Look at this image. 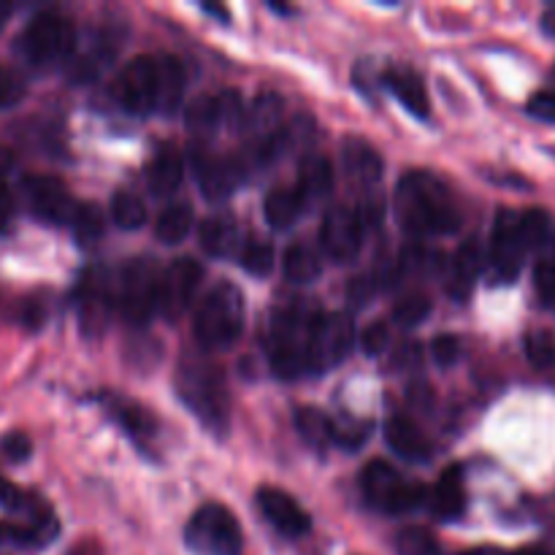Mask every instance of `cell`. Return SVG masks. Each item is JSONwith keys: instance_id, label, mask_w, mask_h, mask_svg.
I'll list each match as a JSON object with an SVG mask.
<instances>
[{"instance_id": "obj_8", "label": "cell", "mask_w": 555, "mask_h": 555, "mask_svg": "<svg viewBox=\"0 0 555 555\" xmlns=\"http://www.w3.org/2000/svg\"><path fill=\"white\" fill-rule=\"evenodd\" d=\"M160 274L163 271L146 258H135L125 266L122 276L114 287V301L128 323L144 325L157 312Z\"/></svg>"}, {"instance_id": "obj_11", "label": "cell", "mask_w": 555, "mask_h": 555, "mask_svg": "<svg viewBox=\"0 0 555 555\" xmlns=\"http://www.w3.org/2000/svg\"><path fill=\"white\" fill-rule=\"evenodd\" d=\"M244 112L247 108L242 106V98L238 92L225 90L220 95H201L190 103L188 114V130L193 139L198 141H211L220 130L225 128H242Z\"/></svg>"}, {"instance_id": "obj_33", "label": "cell", "mask_w": 555, "mask_h": 555, "mask_svg": "<svg viewBox=\"0 0 555 555\" xmlns=\"http://www.w3.org/2000/svg\"><path fill=\"white\" fill-rule=\"evenodd\" d=\"M534 287L540 301L545 304L547 309H555V238L542 247L540 260H537L534 269Z\"/></svg>"}, {"instance_id": "obj_40", "label": "cell", "mask_w": 555, "mask_h": 555, "mask_svg": "<svg viewBox=\"0 0 555 555\" xmlns=\"http://www.w3.org/2000/svg\"><path fill=\"white\" fill-rule=\"evenodd\" d=\"M526 356L537 369H551L555 363V336L547 328H534L526 334Z\"/></svg>"}, {"instance_id": "obj_3", "label": "cell", "mask_w": 555, "mask_h": 555, "mask_svg": "<svg viewBox=\"0 0 555 555\" xmlns=\"http://www.w3.org/2000/svg\"><path fill=\"white\" fill-rule=\"evenodd\" d=\"M314 314L301 307H282L271 318L269 358L276 377L296 379L309 369V331Z\"/></svg>"}, {"instance_id": "obj_14", "label": "cell", "mask_w": 555, "mask_h": 555, "mask_svg": "<svg viewBox=\"0 0 555 555\" xmlns=\"http://www.w3.org/2000/svg\"><path fill=\"white\" fill-rule=\"evenodd\" d=\"M204 282V269L193 258H177L160 274V291H157V312L168 320L182 318L193 304Z\"/></svg>"}, {"instance_id": "obj_47", "label": "cell", "mask_w": 555, "mask_h": 555, "mask_svg": "<svg viewBox=\"0 0 555 555\" xmlns=\"http://www.w3.org/2000/svg\"><path fill=\"white\" fill-rule=\"evenodd\" d=\"M390 345V331L385 323H372L361 336V350L366 356H383Z\"/></svg>"}, {"instance_id": "obj_27", "label": "cell", "mask_w": 555, "mask_h": 555, "mask_svg": "<svg viewBox=\"0 0 555 555\" xmlns=\"http://www.w3.org/2000/svg\"><path fill=\"white\" fill-rule=\"evenodd\" d=\"M298 193L304 201H318L334 190V166L323 155H307L298 168Z\"/></svg>"}, {"instance_id": "obj_51", "label": "cell", "mask_w": 555, "mask_h": 555, "mask_svg": "<svg viewBox=\"0 0 555 555\" xmlns=\"http://www.w3.org/2000/svg\"><path fill=\"white\" fill-rule=\"evenodd\" d=\"M201 9H204L206 14H211V16L217 14V16H220L222 22H228V20H231V16H228V11L222 9V5H209V3H204V5H201Z\"/></svg>"}, {"instance_id": "obj_29", "label": "cell", "mask_w": 555, "mask_h": 555, "mask_svg": "<svg viewBox=\"0 0 555 555\" xmlns=\"http://www.w3.org/2000/svg\"><path fill=\"white\" fill-rule=\"evenodd\" d=\"M304 195L298 193V188H274L269 195H266V220H269L271 228H287L301 217L304 211Z\"/></svg>"}, {"instance_id": "obj_31", "label": "cell", "mask_w": 555, "mask_h": 555, "mask_svg": "<svg viewBox=\"0 0 555 555\" xmlns=\"http://www.w3.org/2000/svg\"><path fill=\"white\" fill-rule=\"evenodd\" d=\"M282 271L296 285H309L320 276L323 263H320V255L309 244H293V247H287L285 258H282Z\"/></svg>"}, {"instance_id": "obj_38", "label": "cell", "mask_w": 555, "mask_h": 555, "mask_svg": "<svg viewBox=\"0 0 555 555\" xmlns=\"http://www.w3.org/2000/svg\"><path fill=\"white\" fill-rule=\"evenodd\" d=\"M103 211L95 204H79L74 220H70V231L79 238V244H95L103 233Z\"/></svg>"}, {"instance_id": "obj_34", "label": "cell", "mask_w": 555, "mask_h": 555, "mask_svg": "<svg viewBox=\"0 0 555 555\" xmlns=\"http://www.w3.org/2000/svg\"><path fill=\"white\" fill-rule=\"evenodd\" d=\"M112 217L125 231H135V228H141L146 222V206L141 204L139 195L128 193V190H119L112 198Z\"/></svg>"}, {"instance_id": "obj_23", "label": "cell", "mask_w": 555, "mask_h": 555, "mask_svg": "<svg viewBox=\"0 0 555 555\" xmlns=\"http://www.w3.org/2000/svg\"><path fill=\"white\" fill-rule=\"evenodd\" d=\"M385 442L399 459L415 461V464H423L431 455V442L426 439V434L406 417H390L385 426Z\"/></svg>"}, {"instance_id": "obj_12", "label": "cell", "mask_w": 555, "mask_h": 555, "mask_svg": "<svg viewBox=\"0 0 555 555\" xmlns=\"http://www.w3.org/2000/svg\"><path fill=\"white\" fill-rule=\"evenodd\" d=\"M114 98L130 114L157 112V57L139 54L119 70Z\"/></svg>"}, {"instance_id": "obj_45", "label": "cell", "mask_w": 555, "mask_h": 555, "mask_svg": "<svg viewBox=\"0 0 555 555\" xmlns=\"http://www.w3.org/2000/svg\"><path fill=\"white\" fill-rule=\"evenodd\" d=\"M431 356L439 366H453L461 358V339L453 334H442L431 341Z\"/></svg>"}, {"instance_id": "obj_46", "label": "cell", "mask_w": 555, "mask_h": 555, "mask_svg": "<svg viewBox=\"0 0 555 555\" xmlns=\"http://www.w3.org/2000/svg\"><path fill=\"white\" fill-rule=\"evenodd\" d=\"M0 453H3L5 461H11V464H25L33 453V444L30 439L20 431L5 434L3 442H0Z\"/></svg>"}, {"instance_id": "obj_4", "label": "cell", "mask_w": 555, "mask_h": 555, "mask_svg": "<svg viewBox=\"0 0 555 555\" xmlns=\"http://www.w3.org/2000/svg\"><path fill=\"white\" fill-rule=\"evenodd\" d=\"M76 49V27L60 11H38L16 38V52L36 68L63 63Z\"/></svg>"}, {"instance_id": "obj_1", "label": "cell", "mask_w": 555, "mask_h": 555, "mask_svg": "<svg viewBox=\"0 0 555 555\" xmlns=\"http://www.w3.org/2000/svg\"><path fill=\"white\" fill-rule=\"evenodd\" d=\"M393 211L399 225L412 236H439L455 231L461 222L448 184L428 171H410L401 179Z\"/></svg>"}, {"instance_id": "obj_17", "label": "cell", "mask_w": 555, "mask_h": 555, "mask_svg": "<svg viewBox=\"0 0 555 555\" xmlns=\"http://www.w3.org/2000/svg\"><path fill=\"white\" fill-rule=\"evenodd\" d=\"M258 507L266 515L271 526H274L280 534L298 540V537H307L312 529V518H309L307 509L296 502L287 491L274 486H263L258 491Z\"/></svg>"}, {"instance_id": "obj_6", "label": "cell", "mask_w": 555, "mask_h": 555, "mask_svg": "<svg viewBox=\"0 0 555 555\" xmlns=\"http://www.w3.org/2000/svg\"><path fill=\"white\" fill-rule=\"evenodd\" d=\"M361 491L374 509L388 515H404L421 507L426 488L421 482L404 480L399 472L385 461H372L361 472Z\"/></svg>"}, {"instance_id": "obj_7", "label": "cell", "mask_w": 555, "mask_h": 555, "mask_svg": "<svg viewBox=\"0 0 555 555\" xmlns=\"http://www.w3.org/2000/svg\"><path fill=\"white\" fill-rule=\"evenodd\" d=\"M188 545L201 555H242V526L225 504L209 502L190 518Z\"/></svg>"}, {"instance_id": "obj_32", "label": "cell", "mask_w": 555, "mask_h": 555, "mask_svg": "<svg viewBox=\"0 0 555 555\" xmlns=\"http://www.w3.org/2000/svg\"><path fill=\"white\" fill-rule=\"evenodd\" d=\"M193 228V209L188 204H171L157 217L155 233L163 244H179Z\"/></svg>"}, {"instance_id": "obj_28", "label": "cell", "mask_w": 555, "mask_h": 555, "mask_svg": "<svg viewBox=\"0 0 555 555\" xmlns=\"http://www.w3.org/2000/svg\"><path fill=\"white\" fill-rule=\"evenodd\" d=\"M201 247L211 258H231L238 247V228L228 215L206 217L201 225Z\"/></svg>"}, {"instance_id": "obj_25", "label": "cell", "mask_w": 555, "mask_h": 555, "mask_svg": "<svg viewBox=\"0 0 555 555\" xmlns=\"http://www.w3.org/2000/svg\"><path fill=\"white\" fill-rule=\"evenodd\" d=\"M184 177V160L173 146H166L155 155V160L150 163V171H146V184H150V193L157 198H166L173 190L182 184Z\"/></svg>"}, {"instance_id": "obj_44", "label": "cell", "mask_w": 555, "mask_h": 555, "mask_svg": "<svg viewBox=\"0 0 555 555\" xmlns=\"http://www.w3.org/2000/svg\"><path fill=\"white\" fill-rule=\"evenodd\" d=\"M25 98V81L16 70L0 65V108H14Z\"/></svg>"}, {"instance_id": "obj_35", "label": "cell", "mask_w": 555, "mask_h": 555, "mask_svg": "<svg viewBox=\"0 0 555 555\" xmlns=\"http://www.w3.org/2000/svg\"><path fill=\"white\" fill-rule=\"evenodd\" d=\"M396 553L399 555H442V547L434 534L423 526H406L396 534Z\"/></svg>"}, {"instance_id": "obj_15", "label": "cell", "mask_w": 555, "mask_h": 555, "mask_svg": "<svg viewBox=\"0 0 555 555\" xmlns=\"http://www.w3.org/2000/svg\"><path fill=\"white\" fill-rule=\"evenodd\" d=\"M22 193H25L27 206L38 220L49 222V225H70L79 204L74 195L68 193L57 177H47V173H33L22 182Z\"/></svg>"}, {"instance_id": "obj_50", "label": "cell", "mask_w": 555, "mask_h": 555, "mask_svg": "<svg viewBox=\"0 0 555 555\" xmlns=\"http://www.w3.org/2000/svg\"><path fill=\"white\" fill-rule=\"evenodd\" d=\"M542 30L551 38H555V9H547L545 14H542Z\"/></svg>"}, {"instance_id": "obj_52", "label": "cell", "mask_w": 555, "mask_h": 555, "mask_svg": "<svg viewBox=\"0 0 555 555\" xmlns=\"http://www.w3.org/2000/svg\"><path fill=\"white\" fill-rule=\"evenodd\" d=\"M11 11H14V5H11V3H3V0H0V30H3L5 22H9Z\"/></svg>"}, {"instance_id": "obj_19", "label": "cell", "mask_w": 555, "mask_h": 555, "mask_svg": "<svg viewBox=\"0 0 555 555\" xmlns=\"http://www.w3.org/2000/svg\"><path fill=\"white\" fill-rule=\"evenodd\" d=\"M431 509L439 520L450 524L459 520L466 509V480H464V466L453 464L442 472L431 491Z\"/></svg>"}, {"instance_id": "obj_26", "label": "cell", "mask_w": 555, "mask_h": 555, "mask_svg": "<svg viewBox=\"0 0 555 555\" xmlns=\"http://www.w3.org/2000/svg\"><path fill=\"white\" fill-rule=\"evenodd\" d=\"M184 68L171 54H157V112L171 114L184 95Z\"/></svg>"}, {"instance_id": "obj_24", "label": "cell", "mask_w": 555, "mask_h": 555, "mask_svg": "<svg viewBox=\"0 0 555 555\" xmlns=\"http://www.w3.org/2000/svg\"><path fill=\"white\" fill-rule=\"evenodd\" d=\"M482 269V247L469 238L459 247V253L453 255V269H450V296H455L459 301L469 298L472 287H475L477 276Z\"/></svg>"}, {"instance_id": "obj_13", "label": "cell", "mask_w": 555, "mask_h": 555, "mask_svg": "<svg viewBox=\"0 0 555 555\" xmlns=\"http://www.w3.org/2000/svg\"><path fill=\"white\" fill-rule=\"evenodd\" d=\"M244 135L258 157H271L285 146V128H282V101L274 92H263L255 98L244 112Z\"/></svg>"}, {"instance_id": "obj_49", "label": "cell", "mask_w": 555, "mask_h": 555, "mask_svg": "<svg viewBox=\"0 0 555 555\" xmlns=\"http://www.w3.org/2000/svg\"><path fill=\"white\" fill-rule=\"evenodd\" d=\"M461 555H547L545 551H520V553H507L499 551V547H472V551H464Z\"/></svg>"}, {"instance_id": "obj_22", "label": "cell", "mask_w": 555, "mask_h": 555, "mask_svg": "<svg viewBox=\"0 0 555 555\" xmlns=\"http://www.w3.org/2000/svg\"><path fill=\"white\" fill-rule=\"evenodd\" d=\"M112 307H117V301H114V287L108 285L103 276H98V271H90V274L81 280V291H79L81 325H85L87 331L101 328Z\"/></svg>"}, {"instance_id": "obj_18", "label": "cell", "mask_w": 555, "mask_h": 555, "mask_svg": "<svg viewBox=\"0 0 555 555\" xmlns=\"http://www.w3.org/2000/svg\"><path fill=\"white\" fill-rule=\"evenodd\" d=\"M195 177H198L201 190L209 201H222L236 190L238 179H242V168L231 157H215L198 152L195 155Z\"/></svg>"}, {"instance_id": "obj_42", "label": "cell", "mask_w": 555, "mask_h": 555, "mask_svg": "<svg viewBox=\"0 0 555 555\" xmlns=\"http://www.w3.org/2000/svg\"><path fill=\"white\" fill-rule=\"evenodd\" d=\"M366 439H369V423L356 421V417H341V421H334V444L358 450Z\"/></svg>"}, {"instance_id": "obj_5", "label": "cell", "mask_w": 555, "mask_h": 555, "mask_svg": "<svg viewBox=\"0 0 555 555\" xmlns=\"http://www.w3.org/2000/svg\"><path fill=\"white\" fill-rule=\"evenodd\" d=\"M179 396L209 428L222 431L228 426L231 399H228V385L220 366L204 361L184 363L179 369Z\"/></svg>"}, {"instance_id": "obj_2", "label": "cell", "mask_w": 555, "mask_h": 555, "mask_svg": "<svg viewBox=\"0 0 555 555\" xmlns=\"http://www.w3.org/2000/svg\"><path fill=\"white\" fill-rule=\"evenodd\" d=\"M195 339L206 350H228L238 341L244 328V298L231 282H220L195 309Z\"/></svg>"}, {"instance_id": "obj_21", "label": "cell", "mask_w": 555, "mask_h": 555, "mask_svg": "<svg viewBox=\"0 0 555 555\" xmlns=\"http://www.w3.org/2000/svg\"><path fill=\"white\" fill-rule=\"evenodd\" d=\"M341 163H345V171L352 182L363 184H377L383 177V160H379L377 150H374L369 141L350 135V139L341 141Z\"/></svg>"}, {"instance_id": "obj_16", "label": "cell", "mask_w": 555, "mask_h": 555, "mask_svg": "<svg viewBox=\"0 0 555 555\" xmlns=\"http://www.w3.org/2000/svg\"><path fill=\"white\" fill-rule=\"evenodd\" d=\"M320 244L323 253L336 263H350L363 247V222L358 211L347 206H331L320 225Z\"/></svg>"}, {"instance_id": "obj_48", "label": "cell", "mask_w": 555, "mask_h": 555, "mask_svg": "<svg viewBox=\"0 0 555 555\" xmlns=\"http://www.w3.org/2000/svg\"><path fill=\"white\" fill-rule=\"evenodd\" d=\"M526 112L542 122H555V90H540L531 95Z\"/></svg>"}, {"instance_id": "obj_37", "label": "cell", "mask_w": 555, "mask_h": 555, "mask_svg": "<svg viewBox=\"0 0 555 555\" xmlns=\"http://www.w3.org/2000/svg\"><path fill=\"white\" fill-rule=\"evenodd\" d=\"M242 266L253 276L271 274V269L276 266L274 247L269 242H263V238H249L242 249Z\"/></svg>"}, {"instance_id": "obj_10", "label": "cell", "mask_w": 555, "mask_h": 555, "mask_svg": "<svg viewBox=\"0 0 555 555\" xmlns=\"http://www.w3.org/2000/svg\"><path fill=\"white\" fill-rule=\"evenodd\" d=\"M531 253L529 238L524 233V220H520V211L515 209H502L493 220V233H491V274L499 285H509L515 276L524 269L526 255Z\"/></svg>"}, {"instance_id": "obj_36", "label": "cell", "mask_w": 555, "mask_h": 555, "mask_svg": "<svg viewBox=\"0 0 555 555\" xmlns=\"http://www.w3.org/2000/svg\"><path fill=\"white\" fill-rule=\"evenodd\" d=\"M108 412H112L133 437H152V431H155V421H152L150 412L141 410L133 401H112V404H108Z\"/></svg>"}, {"instance_id": "obj_43", "label": "cell", "mask_w": 555, "mask_h": 555, "mask_svg": "<svg viewBox=\"0 0 555 555\" xmlns=\"http://www.w3.org/2000/svg\"><path fill=\"white\" fill-rule=\"evenodd\" d=\"M11 168V155L0 152V233H9L16 217V201L11 193L9 182H5V171Z\"/></svg>"}, {"instance_id": "obj_41", "label": "cell", "mask_w": 555, "mask_h": 555, "mask_svg": "<svg viewBox=\"0 0 555 555\" xmlns=\"http://www.w3.org/2000/svg\"><path fill=\"white\" fill-rule=\"evenodd\" d=\"M431 314V301L426 296H410L404 301L396 304L393 309V323L401 325V328H415L423 320Z\"/></svg>"}, {"instance_id": "obj_30", "label": "cell", "mask_w": 555, "mask_h": 555, "mask_svg": "<svg viewBox=\"0 0 555 555\" xmlns=\"http://www.w3.org/2000/svg\"><path fill=\"white\" fill-rule=\"evenodd\" d=\"M296 428L309 448L328 450L334 444V421L318 406H301L296 412Z\"/></svg>"}, {"instance_id": "obj_39", "label": "cell", "mask_w": 555, "mask_h": 555, "mask_svg": "<svg viewBox=\"0 0 555 555\" xmlns=\"http://www.w3.org/2000/svg\"><path fill=\"white\" fill-rule=\"evenodd\" d=\"M38 540L33 537V531L27 526H22L20 520H0V555H14L22 551H36Z\"/></svg>"}, {"instance_id": "obj_9", "label": "cell", "mask_w": 555, "mask_h": 555, "mask_svg": "<svg viewBox=\"0 0 555 555\" xmlns=\"http://www.w3.org/2000/svg\"><path fill=\"white\" fill-rule=\"evenodd\" d=\"M356 345L352 320L341 312H318L309 331V372H331Z\"/></svg>"}, {"instance_id": "obj_20", "label": "cell", "mask_w": 555, "mask_h": 555, "mask_svg": "<svg viewBox=\"0 0 555 555\" xmlns=\"http://www.w3.org/2000/svg\"><path fill=\"white\" fill-rule=\"evenodd\" d=\"M383 79H385V87L393 92V98L406 108V112L415 114V117L421 119H426L428 114H431L426 85H423V79L415 74V70L404 68V65H390V68L385 70Z\"/></svg>"}]
</instances>
